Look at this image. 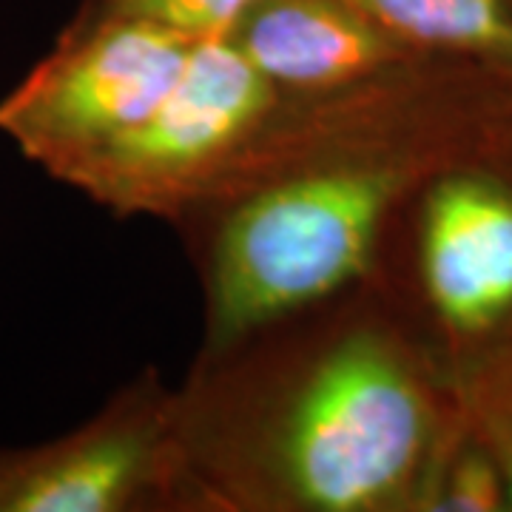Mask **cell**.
I'll return each mask as SVG.
<instances>
[{"mask_svg":"<svg viewBox=\"0 0 512 512\" xmlns=\"http://www.w3.org/2000/svg\"><path fill=\"white\" fill-rule=\"evenodd\" d=\"M507 137L512 80L461 60L279 97L200 202L220 205L205 265V356L365 285L424 183Z\"/></svg>","mask_w":512,"mask_h":512,"instance_id":"obj_1","label":"cell"},{"mask_svg":"<svg viewBox=\"0 0 512 512\" xmlns=\"http://www.w3.org/2000/svg\"><path fill=\"white\" fill-rule=\"evenodd\" d=\"M333 319L242 396L183 399L194 501L220 510L421 512L461 424L456 387L387 291Z\"/></svg>","mask_w":512,"mask_h":512,"instance_id":"obj_2","label":"cell"},{"mask_svg":"<svg viewBox=\"0 0 512 512\" xmlns=\"http://www.w3.org/2000/svg\"><path fill=\"white\" fill-rule=\"evenodd\" d=\"M393 231L407 254L387 293L456 393L512 359V137L441 168Z\"/></svg>","mask_w":512,"mask_h":512,"instance_id":"obj_3","label":"cell"},{"mask_svg":"<svg viewBox=\"0 0 512 512\" xmlns=\"http://www.w3.org/2000/svg\"><path fill=\"white\" fill-rule=\"evenodd\" d=\"M279 92L231 37L197 40L183 74L140 123L117 134L60 183L120 217L188 214L251 143Z\"/></svg>","mask_w":512,"mask_h":512,"instance_id":"obj_4","label":"cell"},{"mask_svg":"<svg viewBox=\"0 0 512 512\" xmlns=\"http://www.w3.org/2000/svg\"><path fill=\"white\" fill-rule=\"evenodd\" d=\"M194 43L151 23L77 12L55 49L0 100V131L60 180L163 100Z\"/></svg>","mask_w":512,"mask_h":512,"instance_id":"obj_5","label":"cell"},{"mask_svg":"<svg viewBox=\"0 0 512 512\" xmlns=\"http://www.w3.org/2000/svg\"><path fill=\"white\" fill-rule=\"evenodd\" d=\"M191 498L180 396L154 373L60 439L0 453V512H131Z\"/></svg>","mask_w":512,"mask_h":512,"instance_id":"obj_6","label":"cell"},{"mask_svg":"<svg viewBox=\"0 0 512 512\" xmlns=\"http://www.w3.org/2000/svg\"><path fill=\"white\" fill-rule=\"evenodd\" d=\"M228 37L285 97L345 92L436 60L404 49L353 0H256Z\"/></svg>","mask_w":512,"mask_h":512,"instance_id":"obj_7","label":"cell"},{"mask_svg":"<svg viewBox=\"0 0 512 512\" xmlns=\"http://www.w3.org/2000/svg\"><path fill=\"white\" fill-rule=\"evenodd\" d=\"M419 57L476 63L512 80V0H353Z\"/></svg>","mask_w":512,"mask_h":512,"instance_id":"obj_8","label":"cell"},{"mask_svg":"<svg viewBox=\"0 0 512 512\" xmlns=\"http://www.w3.org/2000/svg\"><path fill=\"white\" fill-rule=\"evenodd\" d=\"M507 484L493 450L464 421L441 450L421 498V512H504Z\"/></svg>","mask_w":512,"mask_h":512,"instance_id":"obj_9","label":"cell"},{"mask_svg":"<svg viewBox=\"0 0 512 512\" xmlns=\"http://www.w3.org/2000/svg\"><path fill=\"white\" fill-rule=\"evenodd\" d=\"M254 3L256 0H83L77 12L151 23L191 40H205L228 35Z\"/></svg>","mask_w":512,"mask_h":512,"instance_id":"obj_10","label":"cell"},{"mask_svg":"<svg viewBox=\"0 0 512 512\" xmlns=\"http://www.w3.org/2000/svg\"><path fill=\"white\" fill-rule=\"evenodd\" d=\"M458 402L464 421L493 450L507 484V507L512 510V359L458 390Z\"/></svg>","mask_w":512,"mask_h":512,"instance_id":"obj_11","label":"cell"}]
</instances>
